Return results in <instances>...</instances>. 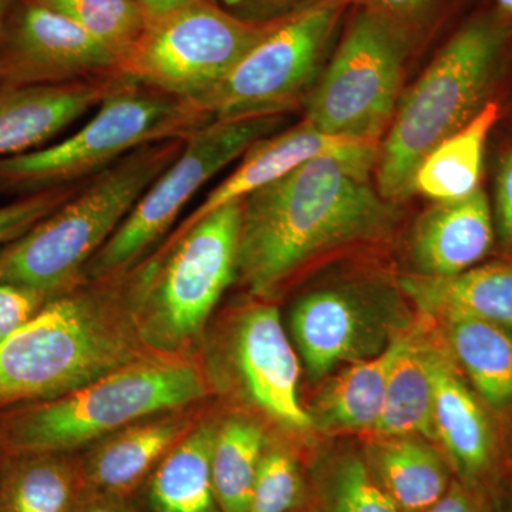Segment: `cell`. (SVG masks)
Wrapping results in <instances>:
<instances>
[{
  "instance_id": "1",
  "label": "cell",
  "mask_w": 512,
  "mask_h": 512,
  "mask_svg": "<svg viewBox=\"0 0 512 512\" xmlns=\"http://www.w3.org/2000/svg\"><path fill=\"white\" fill-rule=\"evenodd\" d=\"M369 173L316 157L242 198L237 276L249 291L271 295L326 252L389 237L399 211L372 188Z\"/></svg>"
},
{
  "instance_id": "2",
  "label": "cell",
  "mask_w": 512,
  "mask_h": 512,
  "mask_svg": "<svg viewBox=\"0 0 512 512\" xmlns=\"http://www.w3.org/2000/svg\"><path fill=\"white\" fill-rule=\"evenodd\" d=\"M124 296L72 291L0 343V413L49 402L144 357Z\"/></svg>"
},
{
  "instance_id": "3",
  "label": "cell",
  "mask_w": 512,
  "mask_h": 512,
  "mask_svg": "<svg viewBox=\"0 0 512 512\" xmlns=\"http://www.w3.org/2000/svg\"><path fill=\"white\" fill-rule=\"evenodd\" d=\"M512 45V18L500 8L466 20L403 97L377 154V192L406 200L424 158L484 109Z\"/></svg>"
},
{
  "instance_id": "4",
  "label": "cell",
  "mask_w": 512,
  "mask_h": 512,
  "mask_svg": "<svg viewBox=\"0 0 512 512\" xmlns=\"http://www.w3.org/2000/svg\"><path fill=\"white\" fill-rule=\"evenodd\" d=\"M184 141L147 144L93 175L62 207L0 251V282L46 299L72 291L90 259L181 153Z\"/></svg>"
},
{
  "instance_id": "5",
  "label": "cell",
  "mask_w": 512,
  "mask_h": 512,
  "mask_svg": "<svg viewBox=\"0 0 512 512\" xmlns=\"http://www.w3.org/2000/svg\"><path fill=\"white\" fill-rule=\"evenodd\" d=\"M204 394V377L190 360L144 356L66 396L0 413V446L6 453L72 454Z\"/></svg>"
},
{
  "instance_id": "6",
  "label": "cell",
  "mask_w": 512,
  "mask_h": 512,
  "mask_svg": "<svg viewBox=\"0 0 512 512\" xmlns=\"http://www.w3.org/2000/svg\"><path fill=\"white\" fill-rule=\"evenodd\" d=\"M241 200L168 239L130 285L124 302L144 349L181 356L200 338L222 293L237 278Z\"/></svg>"
},
{
  "instance_id": "7",
  "label": "cell",
  "mask_w": 512,
  "mask_h": 512,
  "mask_svg": "<svg viewBox=\"0 0 512 512\" xmlns=\"http://www.w3.org/2000/svg\"><path fill=\"white\" fill-rule=\"evenodd\" d=\"M212 121L188 101L120 77L93 119L53 146L0 158V184L49 190L93 177L137 148L187 138Z\"/></svg>"
},
{
  "instance_id": "8",
  "label": "cell",
  "mask_w": 512,
  "mask_h": 512,
  "mask_svg": "<svg viewBox=\"0 0 512 512\" xmlns=\"http://www.w3.org/2000/svg\"><path fill=\"white\" fill-rule=\"evenodd\" d=\"M417 39L406 26L357 8L305 99V120L328 136L379 143L399 106L407 60Z\"/></svg>"
},
{
  "instance_id": "9",
  "label": "cell",
  "mask_w": 512,
  "mask_h": 512,
  "mask_svg": "<svg viewBox=\"0 0 512 512\" xmlns=\"http://www.w3.org/2000/svg\"><path fill=\"white\" fill-rule=\"evenodd\" d=\"M349 6V0H320L285 18L192 106L215 121L284 116L318 82Z\"/></svg>"
},
{
  "instance_id": "10",
  "label": "cell",
  "mask_w": 512,
  "mask_h": 512,
  "mask_svg": "<svg viewBox=\"0 0 512 512\" xmlns=\"http://www.w3.org/2000/svg\"><path fill=\"white\" fill-rule=\"evenodd\" d=\"M282 20L249 22L200 0L150 23L119 76L192 103L224 82Z\"/></svg>"
},
{
  "instance_id": "11",
  "label": "cell",
  "mask_w": 512,
  "mask_h": 512,
  "mask_svg": "<svg viewBox=\"0 0 512 512\" xmlns=\"http://www.w3.org/2000/svg\"><path fill=\"white\" fill-rule=\"evenodd\" d=\"M284 116L215 121L185 138L183 150L154 181L113 237L84 268L87 278L103 281L124 274L163 237L181 208L222 168L252 144L275 134Z\"/></svg>"
},
{
  "instance_id": "12",
  "label": "cell",
  "mask_w": 512,
  "mask_h": 512,
  "mask_svg": "<svg viewBox=\"0 0 512 512\" xmlns=\"http://www.w3.org/2000/svg\"><path fill=\"white\" fill-rule=\"evenodd\" d=\"M8 33L0 83L62 84L119 76V57L72 19L36 0Z\"/></svg>"
},
{
  "instance_id": "13",
  "label": "cell",
  "mask_w": 512,
  "mask_h": 512,
  "mask_svg": "<svg viewBox=\"0 0 512 512\" xmlns=\"http://www.w3.org/2000/svg\"><path fill=\"white\" fill-rule=\"evenodd\" d=\"M232 366L242 390L262 413L292 430L313 427L299 402V363L274 306L242 312L229 343Z\"/></svg>"
},
{
  "instance_id": "14",
  "label": "cell",
  "mask_w": 512,
  "mask_h": 512,
  "mask_svg": "<svg viewBox=\"0 0 512 512\" xmlns=\"http://www.w3.org/2000/svg\"><path fill=\"white\" fill-rule=\"evenodd\" d=\"M377 154V144L328 136L303 120L298 126L288 128L284 133L272 134L252 144L245 151L244 160L237 170L211 191L171 238L183 234L212 211L229 202L242 200L251 192L274 183L312 158L338 157L370 171L376 165Z\"/></svg>"
},
{
  "instance_id": "15",
  "label": "cell",
  "mask_w": 512,
  "mask_h": 512,
  "mask_svg": "<svg viewBox=\"0 0 512 512\" xmlns=\"http://www.w3.org/2000/svg\"><path fill=\"white\" fill-rule=\"evenodd\" d=\"M119 76L62 84L0 83V158L29 153L97 106Z\"/></svg>"
},
{
  "instance_id": "16",
  "label": "cell",
  "mask_w": 512,
  "mask_h": 512,
  "mask_svg": "<svg viewBox=\"0 0 512 512\" xmlns=\"http://www.w3.org/2000/svg\"><path fill=\"white\" fill-rule=\"evenodd\" d=\"M369 309L355 289H322L296 303L291 326L313 379L373 349Z\"/></svg>"
},
{
  "instance_id": "17",
  "label": "cell",
  "mask_w": 512,
  "mask_h": 512,
  "mask_svg": "<svg viewBox=\"0 0 512 512\" xmlns=\"http://www.w3.org/2000/svg\"><path fill=\"white\" fill-rule=\"evenodd\" d=\"M493 239L490 205L476 190L424 211L413 227L410 254L420 275L454 276L481 261Z\"/></svg>"
},
{
  "instance_id": "18",
  "label": "cell",
  "mask_w": 512,
  "mask_h": 512,
  "mask_svg": "<svg viewBox=\"0 0 512 512\" xmlns=\"http://www.w3.org/2000/svg\"><path fill=\"white\" fill-rule=\"evenodd\" d=\"M188 431V421L171 412L110 434L94 444L82 463L86 487L128 498Z\"/></svg>"
},
{
  "instance_id": "19",
  "label": "cell",
  "mask_w": 512,
  "mask_h": 512,
  "mask_svg": "<svg viewBox=\"0 0 512 512\" xmlns=\"http://www.w3.org/2000/svg\"><path fill=\"white\" fill-rule=\"evenodd\" d=\"M399 285L429 318L470 315L512 330L511 264L478 266L454 276H403Z\"/></svg>"
},
{
  "instance_id": "20",
  "label": "cell",
  "mask_w": 512,
  "mask_h": 512,
  "mask_svg": "<svg viewBox=\"0 0 512 512\" xmlns=\"http://www.w3.org/2000/svg\"><path fill=\"white\" fill-rule=\"evenodd\" d=\"M386 399L375 430L382 439L424 436L436 440L433 423L434 369L439 348L419 332L396 336Z\"/></svg>"
},
{
  "instance_id": "21",
  "label": "cell",
  "mask_w": 512,
  "mask_h": 512,
  "mask_svg": "<svg viewBox=\"0 0 512 512\" xmlns=\"http://www.w3.org/2000/svg\"><path fill=\"white\" fill-rule=\"evenodd\" d=\"M433 423L436 440L468 481L483 476L493 457L487 417L458 375L453 359L439 349L434 369Z\"/></svg>"
},
{
  "instance_id": "22",
  "label": "cell",
  "mask_w": 512,
  "mask_h": 512,
  "mask_svg": "<svg viewBox=\"0 0 512 512\" xmlns=\"http://www.w3.org/2000/svg\"><path fill=\"white\" fill-rule=\"evenodd\" d=\"M217 427H192L144 481L148 512H222L211 476V448Z\"/></svg>"
},
{
  "instance_id": "23",
  "label": "cell",
  "mask_w": 512,
  "mask_h": 512,
  "mask_svg": "<svg viewBox=\"0 0 512 512\" xmlns=\"http://www.w3.org/2000/svg\"><path fill=\"white\" fill-rule=\"evenodd\" d=\"M84 488L82 463L70 454L6 453L0 512H72Z\"/></svg>"
},
{
  "instance_id": "24",
  "label": "cell",
  "mask_w": 512,
  "mask_h": 512,
  "mask_svg": "<svg viewBox=\"0 0 512 512\" xmlns=\"http://www.w3.org/2000/svg\"><path fill=\"white\" fill-rule=\"evenodd\" d=\"M370 471L402 512H424L447 488L443 458L413 436L389 437L372 448Z\"/></svg>"
},
{
  "instance_id": "25",
  "label": "cell",
  "mask_w": 512,
  "mask_h": 512,
  "mask_svg": "<svg viewBox=\"0 0 512 512\" xmlns=\"http://www.w3.org/2000/svg\"><path fill=\"white\" fill-rule=\"evenodd\" d=\"M393 342L383 352L356 360L320 393L313 407V426L325 429L375 430L386 399Z\"/></svg>"
},
{
  "instance_id": "26",
  "label": "cell",
  "mask_w": 512,
  "mask_h": 512,
  "mask_svg": "<svg viewBox=\"0 0 512 512\" xmlns=\"http://www.w3.org/2000/svg\"><path fill=\"white\" fill-rule=\"evenodd\" d=\"M497 119V104L487 103L467 126L441 141L417 170L414 192L450 201L478 190L485 141Z\"/></svg>"
},
{
  "instance_id": "27",
  "label": "cell",
  "mask_w": 512,
  "mask_h": 512,
  "mask_svg": "<svg viewBox=\"0 0 512 512\" xmlns=\"http://www.w3.org/2000/svg\"><path fill=\"white\" fill-rule=\"evenodd\" d=\"M448 345L481 396L500 407L512 399V335L497 323L476 316L451 315Z\"/></svg>"
},
{
  "instance_id": "28",
  "label": "cell",
  "mask_w": 512,
  "mask_h": 512,
  "mask_svg": "<svg viewBox=\"0 0 512 512\" xmlns=\"http://www.w3.org/2000/svg\"><path fill=\"white\" fill-rule=\"evenodd\" d=\"M264 454V430L254 421L234 417L217 427L211 448V476L222 512H248Z\"/></svg>"
},
{
  "instance_id": "29",
  "label": "cell",
  "mask_w": 512,
  "mask_h": 512,
  "mask_svg": "<svg viewBox=\"0 0 512 512\" xmlns=\"http://www.w3.org/2000/svg\"><path fill=\"white\" fill-rule=\"evenodd\" d=\"M76 22L119 57L120 64L146 33L148 20L137 0H36ZM120 69V67H119Z\"/></svg>"
},
{
  "instance_id": "30",
  "label": "cell",
  "mask_w": 512,
  "mask_h": 512,
  "mask_svg": "<svg viewBox=\"0 0 512 512\" xmlns=\"http://www.w3.org/2000/svg\"><path fill=\"white\" fill-rule=\"evenodd\" d=\"M326 512H402L357 458L336 467L325 495Z\"/></svg>"
},
{
  "instance_id": "31",
  "label": "cell",
  "mask_w": 512,
  "mask_h": 512,
  "mask_svg": "<svg viewBox=\"0 0 512 512\" xmlns=\"http://www.w3.org/2000/svg\"><path fill=\"white\" fill-rule=\"evenodd\" d=\"M302 494L298 464L282 450H265L248 512H292Z\"/></svg>"
},
{
  "instance_id": "32",
  "label": "cell",
  "mask_w": 512,
  "mask_h": 512,
  "mask_svg": "<svg viewBox=\"0 0 512 512\" xmlns=\"http://www.w3.org/2000/svg\"><path fill=\"white\" fill-rule=\"evenodd\" d=\"M72 185L35 192L15 204L0 208V245L10 244L53 214L76 194Z\"/></svg>"
},
{
  "instance_id": "33",
  "label": "cell",
  "mask_w": 512,
  "mask_h": 512,
  "mask_svg": "<svg viewBox=\"0 0 512 512\" xmlns=\"http://www.w3.org/2000/svg\"><path fill=\"white\" fill-rule=\"evenodd\" d=\"M350 5L380 13L421 35L439 16L441 0H349Z\"/></svg>"
},
{
  "instance_id": "34",
  "label": "cell",
  "mask_w": 512,
  "mask_h": 512,
  "mask_svg": "<svg viewBox=\"0 0 512 512\" xmlns=\"http://www.w3.org/2000/svg\"><path fill=\"white\" fill-rule=\"evenodd\" d=\"M47 301L40 293L0 282V343L22 328Z\"/></svg>"
},
{
  "instance_id": "35",
  "label": "cell",
  "mask_w": 512,
  "mask_h": 512,
  "mask_svg": "<svg viewBox=\"0 0 512 512\" xmlns=\"http://www.w3.org/2000/svg\"><path fill=\"white\" fill-rule=\"evenodd\" d=\"M320 0H238L234 15L249 22H274L301 12Z\"/></svg>"
},
{
  "instance_id": "36",
  "label": "cell",
  "mask_w": 512,
  "mask_h": 512,
  "mask_svg": "<svg viewBox=\"0 0 512 512\" xmlns=\"http://www.w3.org/2000/svg\"><path fill=\"white\" fill-rule=\"evenodd\" d=\"M495 198L501 235L512 244V150L505 154L498 168Z\"/></svg>"
},
{
  "instance_id": "37",
  "label": "cell",
  "mask_w": 512,
  "mask_h": 512,
  "mask_svg": "<svg viewBox=\"0 0 512 512\" xmlns=\"http://www.w3.org/2000/svg\"><path fill=\"white\" fill-rule=\"evenodd\" d=\"M424 512H490L477 491L468 485L453 483L437 503Z\"/></svg>"
},
{
  "instance_id": "38",
  "label": "cell",
  "mask_w": 512,
  "mask_h": 512,
  "mask_svg": "<svg viewBox=\"0 0 512 512\" xmlns=\"http://www.w3.org/2000/svg\"><path fill=\"white\" fill-rule=\"evenodd\" d=\"M72 512H131V508L126 497L86 487Z\"/></svg>"
},
{
  "instance_id": "39",
  "label": "cell",
  "mask_w": 512,
  "mask_h": 512,
  "mask_svg": "<svg viewBox=\"0 0 512 512\" xmlns=\"http://www.w3.org/2000/svg\"><path fill=\"white\" fill-rule=\"evenodd\" d=\"M137 2L146 13L148 25H150V23L167 18L178 10L188 8L200 0H137Z\"/></svg>"
},
{
  "instance_id": "40",
  "label": "cell",
  "mask_w": 512,
  "mask_h": 512,
  "mask_svg": "<svg viewBox=\"0 0 512 512\" xmlns=\"http://www.w3.org/2000/svg\"><path fill=\"white\" fill-rule=\"evenodd\" d=\"M19 0H0V45L5 42L10 28V18Z\"/></svg>"
},
{
  "instance_id": "41",
  "label": "cell",
  "mask_w": 512,
  "mask_h": 512,
  "mask_svg": "<svg viewBox=\"0 0 512 512\" xmlns=\"http://www.w3.org/2000/svg\"><path fill=\"white\" fill-rule=\"evenodd\" d=\"M498 8L512 18V0H497Z\"/></svg>"
},
{
  "instance_id": "42",
  "label": "cell",
  "mask_w": 512,
  "mask_h": 512,
  "mask_svg": "<svg viewBox=\"0 0 512 512\" xmlns=\"http://www.w3.org/2000/svg\"><path fill=\"white\" fill-rule=\"evenodd\" d=\"M5 456H6V451L3 450L2 446H0V466H2L3 458H5Z\"/></svg>"
}]
</instances>
